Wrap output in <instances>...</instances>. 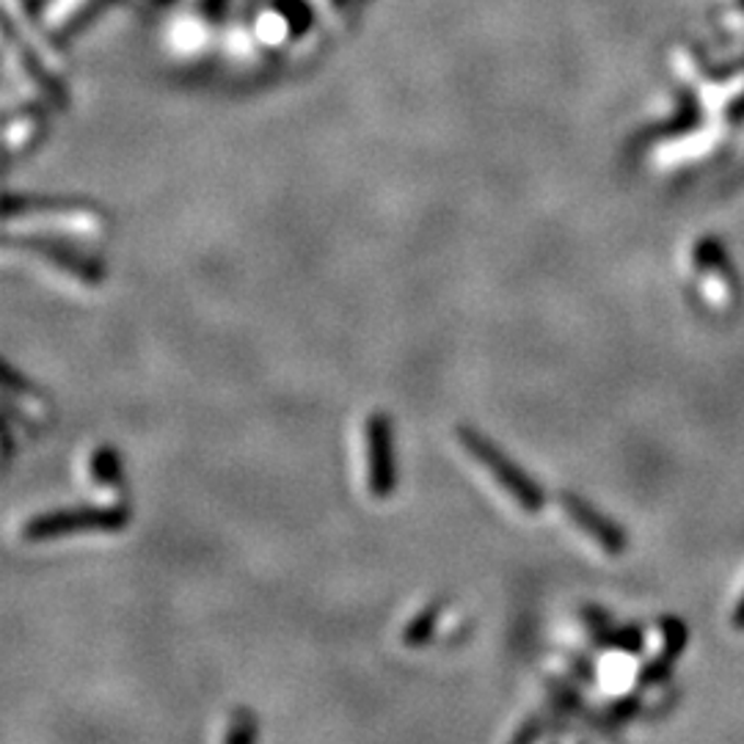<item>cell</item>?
I'll use <instances>...</instances> for the list:
<instances>
[{
    "instance_id": "obj_2",
    "label": "cell",
    "mask_w": 744,
    "mask_h": 744,
    "mask_svg": "<svg viewBox=\"0 0 744 744\" xmlns=\"http://www.w3.org/2000/svg\"><path fill=\"white\" fill-rule=\"evenodd\" d=\"M130 513L127 508H67L39 513L31 521H25L23 538L28 544H42V540L63 538V535H81V533H119L127 527Z\"/></svg>"
},
{
    "instance_id": "obj_4",
    "label": "cell",
    "mask_w": 744,
    "mask_h": 744,
    "mask_svg": "<svg viewBox=\"0 0 744 744\" xmlns=\"http://www.w3.org/2000/svg\"><path fill=\"white\" fill-rule=\"evenodd\" d=\"M9 246H20L25 252L36 254L45 263H50L53 268L63 270V274L74 276L83 284H100L105 279V268L100 265V259H94L92 254L81 252L78 246L67 241H56V237H39V235H25V237H9Z\"/></svg>"
},
{
    "instance_id": "obj_1",
    "label": "cell",
    "mask_w": 744,
    "mask_h": 744,
    "mask_svg": "<svg viewBox=\"0 0 744 744\" xmlns=\"http://www.w3.org/2000/svg\"><path fill=\"white\" fill-rule=\"evenodd\" d=\"M455 433H458V441L466 453H469L472 458L483 466V469L491 472L493 480H497L499 486H502L504 491L515 499V504H519L521 510H527V513H540V510H544V504H546L544 488H540L538 483L527 475V472L521 469L519 464H513V461H510L508 455H504L502 450H499V446L488 439V435H483L480 430L469 428V425H461Z\"/></svg>"
},
{
    "instance_id": "obj_12",
    "label": "cell",
    "mask_w": 744,
    "mask_h": 744,
    "mask_svg": "<svg viewBox=\"0 0 744 744\" xmlns=\"http://www.w3.org/2000/svg\"><path fill=\"white\" fill-rule=\"evenodd\" d=\"M670 664H673V662H667L664 656L648 662L640 673V687H653V684H662L670 673Z\"/></svg>"
},
{
    "instance_id": "obj_8",
    "label": "cell",
    "mask_w": 744,
    "mask_h": 744,
    "mask_svg": "<svg viewBox=\"0 0 744 744\" xmlns=\"http://www.w3.org/2000/svg\"><path fill=\"white\" fill-rule=\"evenodd\" d=\"M439 613H441V604L433 602V604H428L422 613L414 615V618L408 620L406 629H403V642H406L408 648L428 646L435 635V626H439Z\"/></svg>"
},
{
    "instance_id": "obj_17",
    "label": "cell",
    "mask_w": 744,
    "mask_h": 744,
    "mask_svg": "<svg viewBox=\"0 0 744 744\" xmlns=\"http://www.w3.org/2000/svg\"><path fill=\"white\" fill-rule=\"evenodd\" d=\"M733 626H736V629H744V598L739 602L736 613H733Z\"/></svg>"
},
{
    "instance_id": "obj_15",
    "label": "cell",
    "mask_w": 744,
    "mask_h": 744,
    "mask_svg": "<svg viewBox=\"0 0 744 744\" xmlns=\"http://www.w3.org/2000/svg\"><path fill=\"white\" fill-rule=\"evenodd\" d=\"M254 733H257V728H254V722H235V728H232L230 733H226V742H252Z\"/></svg>"
},
{
    "instance_id": "obj_11",
    "label": "cell",
    "mask_w": 744,
    "mask_h": 744,
    "mask_svg": "<svg viewBox=\"0 0 744 744\" xmlns=\"http://www.w3.org/2000/svg\"><path fill=\"white\" fill-rule=\"evenodd\" d=\"M549 698L551 706H555L557 711H566V714L582 709V695H579V689L568 682H549Z\"/></svg>"
},
{
    "instance_id": "obj_14",
    "label": "cell",
    "mask_w": 744,
    "mask_h": 744,
    "mask_svg": "<svg viewBox=\"0 0 744 744\" xmlns=\"http://www.w3.org/2000/svg\"><path fill=\"white\" fill-rule=\"evenodd\" d=\"M540 731H544V722L535 717V720H527V725L521 728V731H515L513 733V742H533V739H538L540 736Z\"/></svg>"
},
{
    "instance_id": "obj_5",
    "label": "cell",
    "mask_w": 744,
    "mask_h": 744,
    "mask_svg": "<svg viewBox=\"0 0 744 744\" xmlns=\"http://www.w3.org/2000/svg\"><path fill=\"white\" fill-rule=\"evenodd\" d=\"M560 504L568 513V519H571L573 524H577V527L588 535V538H593L595 544L602 546L607 555H615V557L624 555L626 533L618 527V524H615L613 519L598 513L593 504H588L582 497H577V493H560Z\"/></svg>"
},
{
    "instance_id": "obj_13",
    "label": "cell",
    "mask_w": 744,
    "mask_h": 744,
    "mask_svg": "<svg viewBox=\"0 0 744 744\" xmlns=\"http://www.w3.org/2000/svg\"><path fill=\"white\" fill-rule=\"evenodd\" d=\"M640 709V698H624V700H618V704H613L607 709V722H624V720H629L635 711Z\"/></svg>"
},
{
    "instance_id": "obj_6",
    "label": "cell",
    "mask_w": 744,
    "mask_h": 744,
    "mask_svg": "<svg viewBox=\"0 0 744 744\" xmlns=\"http://www.w3.org/2000/svg\"><path fill=\"white\" fill-rule=\"evenodd\" d=\"M695 263H698L700 270H709V274H717L720 279H728L733 284L736 281V270H733L731 257L722 248L720 241L714 237H704V241L695 246Z\"/></svg>"
},
{
    "instance_id": "obj_9",
    "label": "cell",
    "mask_w": 744,
    "mask_h": 744,
    "mask_svg": "<svg viewBox=\"0 0 744 744\" xmlns=\"http://www.w3.org/2000/svg\"><path fill=\"white\" fill-rule=\"evenodd\" d=\"M593 642L604 648H618L624 653H640L642 651V629L637 626H626V629H607L604 635L595 637Z\"/></svg>"
},
{
    "instance_id": "obj_16",
    "label": "cell",
    "mask_w": 744,
    "mask_h": 744,
    "mask_svg": "<svg viewBox=\"0 0 744 744\" xmlns=\"http://www.w3.org/2000/svg\"><path fill=\"white\" fill-rule=\"evenodd\" d=\"M573 673H577L582 682H590V678H593V667H590L588 659H573Z\"/></svg>"
},
{
    "instance_id": "obj_7",
    "label": "cell",
    "mask_w": 744,
    "mask_h": 744,
    "mask_svg": "<svg viewBox=\"0 0 744 744\" xmlns=\"http://www.w3.org/2000/svg\"><path fill=\"white\" fill-rule=\"evenodd\" d=\"M89 472H92V480L103 488H116L121 483V461L119 453L114 446H97L89 461Z\"/></svg>"
},
{
    "instance_id": "obj_10",
    "label": "cell",
    "mask_w": 744,
    "mask_h": 744,
    "mask_svg": "<svg viewBox=\"0 0 744 744\" xmlns=\"http://www.w3.org/2000/svg\"><path fill=\"white\" fill-rule=\"evenodd\" d=\"M659 626H662V637H664L662 656L667 659V662H673V659H676L678 653H682L684 648H687V642H689L687 626H684L678 618H664Z\"/></svg>"
},
{
    "instance_id": "obj_3",
    "label": "cell",
    "mask_w": 744,
    "mask_h": 744,
    "mask_svg": "<svg viewBox=\"0 0 744 744\" xmlns=\"http://www.w3.org/2000/svg\"><path fill=\"white\" fill-rule=\"evenodd\" d=\"M367 444V488L375 499L392 497L397 488L395 446H392V422L384 411L367 417L364 425Z\"/></svg>"
}]
</instances>
